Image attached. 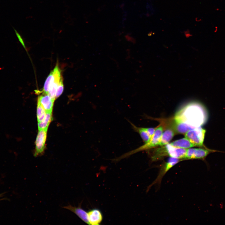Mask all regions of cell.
I'll use <instances>...</instances> for the list:
<instances>
[{"label": "cell", "mask_w": 225, "mask_h": 225, "mask_svg": "<svg viewBox=\"0 0 225 225\" xmlns=\"http://www.w3.org/2000/svg\"><path fill=\"white\" fill-rule=\"evenodd\" d=\"M165 127L166 129L162 133L158 146H162L168 143L176 134L171 127L167 126Z\"/></svg>", "instance_id": "cell-11"}, {"label": "cell", "mask_w": 225, "mask_h": 225, "mask_svg": "<svg viewBox=\"0 0 225 225\" xmlns=\"http://www.w3.org/2000/svg\"><path fill=\"white\" fill-rule=\"evenodd\" d=\"M37 113L38 122L42 121L45 117L46 112L41 104L38 102L37 104Z\"/></svg>", "instance_id": "cell-15"}, {"label": "cell", "mask_w": 225, "mask_h": 225, "mask_svg": "<svg viewBox=\"0 0 225 225\" xmlns=\"http://www.w3.org/2000/svg\"><path fill=\"white\" fill-rule=\"evenodd\" d=\"M15 32L16 35L18 37L19 41L21 43V44H22V46L24 47V48H25V45L24 43V42H23V41L20 36V35L18 33V32L14 28H13Z\"/></svg>", "instance_id": "cell-17"}, {"label": "cell", "mask_w": 225, "mask_h": 225, "mask_svg": "<svg viewBox=\"0 0 225 225\" xmlns=\"http://www.w3.org/2000/svg\"><path fill=\"white\" fill-rule=\"evenodd\" d=\"M146 130L149 135L150 138L153 135L156 128H145Z\"/></svg>", "instance_id": "cell-18"}, {"label": "cell", "mask_w": 225, "mask_h": 225, "mask_svg": "<svg viewBox=\"0 0 225 225\" xmlns=\"http://www.w3.org/2000/svg\"><path fill=\"white\" fill-rule=\"evenodd\" d=\"M164 129L163 125L160 123V125L155 128L153 135L148 142L134 150L123 154L119 157L113 159V160L117 162L138 152L148 150L158 146Z\"/></svg>", "instance_id": "cell-2"}, {"label": "cell", "mask_w": 225, "mask_h": 225, "mask_svg": "<svg viewBox=\"0 0 225 225\" xmlns=\"http://www.w3.org/2000/svg\"><path fill=\"white\" fill-rule=\"evenodd\" d=\"M216 151L208 148H189L187 149L186 155L183 160L192 159H204L210 153Z\"/></svg>", "instance_id": "cell-4"}, {"label": "cell", "mask_w": 225, "mask_h": 225, "mask_svg": "<svg viewBox=\"0 0 225 225\" xmlns=\"http://www.w3.org/2000/svg\"><path fill=\"white\" fill-rule=\"evenodd\" d=\"M168 156L177 158L180 161L183 160L187 152V149L178 148L168 143L164 145Z\"/></svg>", "instance_id": "cell-7"}, {"label": "cell", "mask_w": 225, "mask_h": 225, "mask_svg": "<svg viewBox=\"0 0 225 225\" xmlns=\"http://www.w3.org/2000/svg\"><path fill=\"white\" fill-rule=\"evenodd\" d=\"M129 122L131 124L132 128L140 135L145 143L149 141L151 138L147 132L145 128L138 127L130 121H129Z\"/></svg>", "instance_id": "cell-13"}, {"label": "cell", "mask_w": 225, "mask_h": 225, "mask_svg": "<svg viewBox=\"0 0 225 225\" xmlns=\"http://www.w3.org/2000/svg\"><path fill=\"white\" fill-rule=\"evenodd\" d=\"M52 120V112H46V115L44 119L42 121L38 122V130H47Z\"/></svg>", "instance_id": "cell-14"}, {"label": "cell", "mask_w": 225, "mask_h": 225, "mask_svg": "<svg viewBox=\"0 0 225 225\" xmlns=\"http://www.w3.org/2000/svg\"><path fill=\"white\" fill-rule=\"evenodd\" d=\"M89 224L98 225L103 220V215L101 211L98 209L94 208L88 212Z\"/></svg>", "instance_id": "cell-8"}, {"label": "cell", "mask_w": 225, "mask_h": 225, "mask_svg": "<svg viewBox=\"0 0 225 225\" xmlns=\"http://www.w3.org/2000/svg\"><path fill=\"white\" fill-rule=\"evenodd\" d=\"M54 101L48 94L44 93L39 96L38 99V102L41 104L46 112L52 111Z\"/></svg>", "instance_id": "cell-9"}, {"label": "cell", "mask_w": 225, "mask_h": 225, "mask_svg": "<svg viewBox=\"0 0 225 225\" xmlns=\"http://www.w3.org/2000/svg\"><path fill=\"white\" fill-rule=\"evenodd\" d=\"M170 144L174 147L186 149L196 146L193 143L185 137L176 140Z\"/></svg>", "instance_id": "cell-12"}, {"label": "cell", "mask_w": 225, "mask_h": 225, "mask_svg": "<svg viewBox=\"0 0 225 225\" xmlns=\"http://www.w3.org/2000/svg\"><path fill=\"white\" fill-rule=\"evenodd\" d=\"M174 118L192 127H201L207 119L206 111L203 106L196 102H189L181 108Z\"/></svg>", "instance_id": "cell-1"}, {"label": "cell", "mask_w": 225, "mask_h": 225, "mask_svg": "<svg viewBox=\"0 0 225 225\" xmlns=\"http://www.w3.org/2000/svg\"><path fill=\"white\" fill-rule=\"evenodd\" d=\"M64 87L62 77H61L58 86L56 93V98H58L62 93Z\"/></svg>", "instance_id": "cell-16"}, {"label": "cell", "mask_w": 225, "mask_h": 225, "mask_svg": "<svg viewBox=\"0 0 225 225\" xmlns=\"http://www.w3.org/2000/svg\"><path fill=\"white\" fill-rule=\"evenodd\" d=\"M63 208L73 212L84 222L89 224L88 212L81 208V204L78 207H73L71 205H69L65 206Z\"/></svg>", "instance_id": "cell-10"}, {"label": "cell", "mask_w": 225, "mask_h": 225, "mask_svg": "<svg viewBox=\"0 0 225 225\" xmlns=\"http://www.w3.org/2000/svg\"><path fill=\"white\" fill-rule=\"evenodd\" d=\"M205 133L206 130L199 127L188 131L184 135L196 146L201 147L203 146Z\"/></svg>", "instance_id": "cell-3"}, {"label": "cell", "mask_w": 225, "mask_h": 225, "mask_svg": "<svg viewBox=\"0 0 225 225\" xmlns=\"http://www.w3.org/2000/svg\"><path fill=\"white\" fill-rule=\"evenodd\" d=\"M47 130H39L38 131L35 142V157L42 154L45 148Z\"/></svg>", "instance_id": "cell-6"}, {"label": "cell", "mask_w": 225, "mask_h": 225, "mask_svg": "<svg viewBox=\"0 0 225 225\" xmlns=\"http://www.w3.org/2000/svg\"><path fill=\"white\" fill-rule=\"evenodd\" d=\"M180 161V160L178 158L170 157L168 161L162 165L158 177L148 188L150 189L152 186L157 183L159 184L167 172Z\"/></svg>", "instance_id": "cell-5"}]
</instances>
